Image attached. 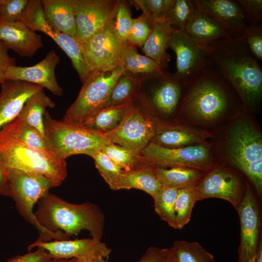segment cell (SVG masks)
<instances>
[{"mask_svg":"<svg viewBox=\"0 0 262 262\" xmlns=\"http://www.w3.org/2000/svg\"><path fill=\"white\" fill-rule=\"evenodd\" d=\"M37 248L34 252L16 256L5 262H49L52 259L50 255L44 249L39 247Z\"/></svg>","mask_w":262,"mask_h":262,"instance_id":"bcb514c9","label":"cell"},{"mask_svg":"<svg viewBox=\"0 0 262 262\" xmlns=\"http://www.w3.org/2000/svg\"><path fill=\"white\" fill-rule=\"evenodd\" d=\"M0 158L8 167L44 176L54 187L60 186L67 175L66 160L48 150L30 147L1 133Z\"/></svg>","mask_w":262,"mask_h":262,"instance_id":"8992f818","label":"cell"},{"mask_svg":"<svg viewBox=\"0 0 262 262\" xmlns=\"http://www.w3.org/2000/svg\"><path fill=\"white\" fill-rule=\"evenodd\" d=\"M132 103L104 108L82 125L103 133L110 132L119 125Z\"/></svg>","mask_w":262,"mask_h":262,"instance_id":"1f68e13d","label":"cell"},{"mask_svg":"<svg viewBox=\"0 0 262 262\" xmlns=\"http://www.w3.org/2000/svg\"><path fill=\"white\" fill-rule=\"evenodd\" d=\"M210 134L206 131L181 125L160 124L155 127L151 142L168 148H179L207 144Z\"/></svg>","mask_w":262,"mask_h":262,"instance_id":"7402d4cb","label":"cell"},{"mask_svg":"<svg viewBox=\"0 0 262 262\" xmlns=\"http://www.w3.org/2000/svg\"><path fill=\"white\" fill-rule=\"evenodd\" d=\"M140 156L143 164L164 168L184 166L206 171L212 169L214 164L208 144L168 148L150 142Z\"/></svg>","mask_w":262,"mask_h":262,"instance_id":"30bf717a","label":"cell"},{"mask_svg":"<svg viewBox=\"0 0 262 262\" xmlns=\"http://www.w3.org/2000/svg\"><path fill=\"white\" fill-rule=\"evenodd\" d=\"M10 196L15 201L17 210L22 217L38 231V239L44 242L64 240L61 236L49 232L37 222L33 208L44 196L54 187L52 182L44 176L30 172L7 167Z\"/></svg>","mask_w":262,"mask_h":262,"instance_id":"52a82bcc","label":"cell"},{"mask_svg":"<svg viewBox=\"0 0 262 262\" xmlns=\"http://www.w3.org/2000/svg\"><path fill=\"white\" fill-rule=\"evenodd\" d=\"M44 33L50 37L70 58L83 83L93 72L87 63L82 44L75 37L58 32L50 25Z\"/></svg>","mask_w":262,"mask_h":262,"instance_id":"484cf974","label":"cell"},{"mask_svg":"<svg viewBox=\"0 0 262 262\" xmlns=\"http://www.w3.org/2000/svg\"><path fill=\"white\" fill-rule=\"evenodd\" d=\"M125 70L121 64L110 71L94 72L82 83L78 97L67 109L62 120L82 124L101 110Z\"/></svg>","mask_w":262,"mask_h":262,"instance_id":"9c48e42d","label":"cell"},{"mask_svg":"<svg viewBox=\"0 0 262 262\" xmlns=\"http://www.w3.org/2000/svg\"><path fill=\"white\" fill-rule=\"evenodd\" d=\"M37 203L34 214L38 223L46 230L65 240L87 230L92 238L101 240L105 216L96 204L89 202L71 203L49 192Z\"/></svg>","mask_w":262,"mask_h":262,"instance_id":"3957f363","label":"cell"},{"mask_svg":"<svg viewBox=\"0 0 262 262\" xmlns=\"http://www.w3.org/2000/svg\"><path fill=\"white\" fill-rule=\"evenodd\" d=\"M176 56L175 75L184 82L201 72L207 66V49L199 46L184 31H174L169 39L167 49Z\"/></svg>","mask_w":262,"mask_h":262,"instance_id":"5bb4252c","label":"cell"},{"mask_svg":"<svg viewBox=\"0 0 262 262\" xmlns=\"http://www.w3.org/2000/svg\"><path fill=\"white\" fill-rule=\"evenodd\" d=\"M198 200L218 198L227 200L236 210L245 194L240 178L224 167L213 168L195 186Z\"/></svg>","mask_w":262,"mask_h":262,"instance_id":"e0dca14e","label":"cell"},{"mask_svg":"<svg viewBox=\"0 0 262 262\" xmlns=\"http://www.w3.org/2000/svg\"><path fill=\"white\" fill-rule=\"evenodd\" d=\"M170 251L171 247L161 248L151 246L145 251L141 259L136 262H160Z\"/></svg>","mask_w":262,"mask_h":262,"instance_id":"7dc6e473","label":"cell"},{"mask_svg":"<svg viewBox=\"0 0 262 262\" xmlns=\"http://www.w3.org/2000/svg\"><path fill=\"white\" fill-rule=\"evenodd\" d=\"M49 262H85L84 261L81 259L73 258L70 259H52Z\"/></svg>","mask_w":262,"mask_h":262,"instance_id":"f5cc1de1","label":"cell"},{"mask_svg":"<svg viewBox=\"0 0 262 262\" xmlns=\"http://www.w3.org/2000/svg\"><path fill=\"white\" fill-rule=\"evenodd\" d=\"M150 114L132 103L119 125L104 134L111 143L140 154L154 135L155 125Z\"/></svg>","mask_w":262,"mask_h":262,"instance_id":"8fae6325","label":"cell"},{"mask_svg":"<svg viewBox=\"0 0 262 262\" xmlns=\"http://www.w3.org/2000/svg\"><path fill=\"white\" fill-rule=\"evenodd\" d=\"M229 128L225 142V156L250 180L260 196L262 194V137L245 116L238 118Z\"/></svg>","mask_w":262,"mask_h":262,"instance_id":"277c9868","label":"cell"},{"mask_svg":"<svg viewBox=\"0 0 262 262\" xmlns=\"http://www.w3.org/2000/svg\"><path fill=\"white\" fill-rule=\"evenodd\" d=\"M160 262H178L176 256L171 247L170 252Z\"/></svg>","mask_w":262,"mask_h":262,"instance_id":"816d5d0a","label":"cell"},{"mask_svg":"<svg viewBox=\"0 0 262 262\" xmlns=\"http://www.w3.org/2000/svg\"><path fill=\"white\" fill-rule=\"evenodd\" d=\"M245 14L248 26L258 25L262 20V0H237Z\"/></svg>","mask_w":262,"mask_h":262,"instance_id":"f6af8a7d","label":"cell"},{"mask_svg":"<svg viewBox=\"0 0 262 262\" xmlns=\"http://www.w3.org/2000/svg\"><path fill=\"white\" fill-rule=\"evenodd\" d=\"M0 195L10 196L7 167L0 158Z\"/></svg>","mask_w":262,"mask_h":262,"instance_id":"c3c4849f","label":"cell"},{"mask_svg":"<svg viewBox=\"0 0 262 262\" xmlns=\"http://www.w3.org/2000/svg\"><path fill=\"white\" fill-rule=\"evenodd\" d=\"M196 10L194 0H173L166 19L174 31H183Z\"/></svg>","mask_w":262,"mask_h":262,"instance_id":"74e56055","label":"cell"},{"mask_svg":"<svg viewBox=\"0 0 262 262\" xmlns=\"http://www.w3.org/2000/svg\"><path fill=\"white\" fill-rule=\"evenodd\" d=\"M0 85V130L18 116L31 96L44 89L31 83L10 80H5Z\"/></svg>","mask_w":262,"mask_h":262,"instance_id":"ffe728a7","label":"cell"},{"mask_svg":"<svg viewBox=\"0 0 262 262\" xmlns=\"http://www.w3.org/2000/svg\"><path fill=\"white\" fill-rule=\"evenodd\" d=\"M178 189L163 186L152 197L154 210L160 218L176 229L175 203Z\"/></svg>","mask_w":262,"mask_h":262,"instance_id":"836d02e7","label":"cell"},{"mask_svg":"<svg viewBox=\"0 0 262 262\" xmlns=\"http://www.w3.org/2000/svg\"><path fill=\"white\" fill-rule=\"evenodd\" d=\"M43 124L48 150L62 160L80 154L92 157L111 143L104 133L83 125L52 118L47 110Z\"/></svg>","mask_w":262,"mask_h":262,"instance_id":"5b68a950","label":"cell"},{"mask_svg":"<svg viewBox=\"0 0 262 262\" xmlns=\"http://www.w3.org/2000/svg\"><path fill=\"white\" fill-rule=\"evenodd\" d=\"M171 248L178 262H216L212 254L196 242L177 240Z\"/></svg>","mask_w":262,"mask_h":262,"instance_id":"e575fe53","label":"cell"},{"mask_svg":"<svg viewBox=\"0 0 262 262\" xmlns=\"http://www.w3.org/2000/svg\"><path fill=\"white\" fill-rule=\"evenodd\" d=\"M117 0H76L75 37L82 44L114 20Z\"/></svg>","mask_w":262,"mask_h":262,"instance_id":"2e32d148","label":"cell"},{"mask_svg":"<svg viewBox=\"0 0 262 262\" xmlns=\"http://www.w3.org/2000/svg\"><path fill=\"white\" fill-rule=\"evenodd\" d=\"M131 4L141 9L152 24L158 19H166L173 0H133Z\"/></svg>","mask_w":262,"mask_h":262,"instance_id":"60d3db41","label":"cell"},{"mask_svg":"<svg viewBox=\"0 0 262 262\" xmlns=\"http://www.w3.org/2000/svg\"><path fill=\"white\" fill-rule=\"evenodd\" d=\"M253 57L258 61L262 60V28L260 25L248 26L243 35Z\"/></svg>","mask_w":262,"mask_h":262,"instance_id":"ee69618b","label":"cell"},{"mask_svg":"<svg viewBox=\"0 0 262 262\" xmlns=\"http://www.w3.org/2000/svg\"><path fill=\"white\" fill-rule=\"evenodd\" d=\"M0 133L30 147L48 150L45 137L19 116L4 126Z\"/></svg>","mask_w":262,"mask_h":262,"instance_id":"4dcf8cb0","label":"cell"},{"mask_svg":"<svg viewBox=\"0 0 262 262\" xmlns=\"http://www.w3.org/2000/svg\"><path fill=\"white\" fill-rule=\"evenodd\" d=\"M29 0H0V21L20 20Z\"/></svg>","mask_w":262,"mask_h":262,"instance_id":"7bdbcfd3","label":"cell"},{"mask_svg":"<svg viewBox=\"0 0 262 262\" xmlns=\"http://www.w3.org/2000/svg\"><path fill=\"white\" fill-rule=\"evenodd\" d=\"M183 31L204 49L219 40L231 38L219 23L197 10L190 18Z\"/></svg>","mask_w":262,"mask_h":262,"instance_id":"603a6c76","label":"cell"},{"mask_svg":"<svg viewBox=\"0 0 262 262\" xmlns=\"http://www.w3.org/2000/svg\"><path fill=\"white\" fill-rule=\"evenodd\" d=\"M45 16L55 30L74 37L76 0H42Z\"/></svg>","mask_w":262,"mask_h":262,"instance_id":"cb8c5ba5","label":"cell"},{"mask_svg":"<svg viewBox=\"0 0 262 262\" xmlns=\"http://www.w3.org/2000/svg\"><path fill=\"white\" fill-rule=\"evenodd\" d=\"M117 35L113 21L82 44L87 63L93 72L113 70L121 64L122 51L128 44Z\"/></svg>","mask_w":262,"mask_h":262,"instance_id":"7c38bea8","label":"cell"},{"mask_svg":"<svg viewBox=\"0 0 262 262\" xmlns=\"http://www.w3.org/2000/svg\"><path fill=\"white\" fill-rule=\"evenodd\" d=\"M166 19L153 21L151 32L142 50L145 55L157 63L163 70H166L170 56L166 52L167 44L174 32Z\"/></svg>","mask_w":262,"mask_h":262,"instance_id":"d4e9b609","label":"cell"},{"mask_svg":"<svg viewBox=\"0 0 262 262\" xmlns=\"http://www.w3.org/2000/svg\"><path fill=\"white\" fill-rule=\"evenodd\" d=\"M96 168L110 188L116 190L117 185L123 170L100 150L92 157Z\"/></svg>","mask_w":262,"mask_h":262,"instance_id":"f35d334b","label":"cell"},{"mask_svg":"<svg viewBox=\"0 0 262 262\" xmlns=\"http://www.w3.org/2000/svg\"><path fill=\"white\" fill-rule=\"evenodd\" d=\"M120 61L126 71L133 74H144L165 70L152 59L139 54L136 47L129 43L122 51Z\"/></svg>","mask_w":262,"mask_h":262,"instance_id":"d6a6232c","label":"cell"},{"mask_svg":"<svg viewBox=\"0 0 262 262\" xmlns=\"http://www.w3.org/2000/svg\"><path fill=\"white\" fill-rule=\"evenodd\" d=\"M152 24L143 14L132 18L128 43L136 47H142L151 32Z\"/></svg>","mask_w":262,"mask_h":262,"instance_id":"b9f144b4","label":"cell"},{"mask_svg":"<svg viewBox=\"0 0 262 262\" xmlns=\"http://www.w3.org/2000/svg\"><path fill=\"white\" fill-rule=\"evenodd\" d=\"M162 187L154 167L144 164L130 171L123 170L116 190L136 189L142 190L153 197Z\"/></svg>","mask_w":262,"mask_h":262,"instance_id":"4316f807","label":"cell"},{"mask_svg":"<svg viewBox=\"0 0 262 262\" xmlns=\"http://www.w3.org/2000/svg\"><path fill=\"white\" fill-rule=\"evenodd\" d=\"M5 80L4 73L0 72V84Z\"/></svg>","mask_w":262,"mask_h":262,"instance_id":"db71d44e","label":"cell"},{"mask_svg":"<svg viewBox=\"0 0 262 262\" xmlns=\"http://www.w3.org/2000/svg\"><path fill=\"white\" fill-rule=\"evenodd\" d=\"M207 66L222 74L241 98L245 110H256L262 95V69L243 36L223 39L207 48Z\"/></svg>","mask_w":262,"mask_h":262,"instance_id":"6da1fadb","label":"cell"},{"mask_svg":"<svg viewBox=\"0 0 262 262\" xmlns=\"http://www.w3.org/2000/svg\"><path fill=\"white\" fill-rule=\"evenodd\" d=\"M163 186L182 189L195 186L203 177V171L195 168L175 166L169 168L153 166Z\"/></svg>","mask_w":262,"mask_h":262,"instance_id":"83f0119b","label":"cell"},{"mask_svg":"<svg viewBox=\"0 0 262 262\" xmlns=\"http://www.w3.org/2000/svg\"><path fill=\"white\" fill-rule=\"evenodd\" d=\"M241 109L245 110L234 88L222 74L207 66L184 82L178 112L197 124L209 125Z\"/></svg>","mask_w":262,"mask_h":262,"instance_id":"7a4b0ae2","label":"cell"},{"mask_svg":"<svg viewBox=\"0 0 262 262\" xmlns=\"http://www.w3.org/2000/svg\"><path fill=\"white\" fill-rule=\"evenodd\" d=\"M236 210L240 222V244L238 262H246L251 260L256 253L260 242L261 226L258 202L248 184Z\"/></svg>","mask_w":262,"mask_h":262,"instance_id":"9a60e30c","label":"cell"},{"mask_svg":"<svg viewBox=\"0 0 262 262\" xmlns=\"http://www.w3.org/2000/svg\"><path fill=\"white\" fill-rule=\"evenodd\" d=\"M0 41L20 57H32L43 47L41 35L20 21H0Z\"/></svg>","mask_w":262,"mask_h":262,"instance_id":"44dd1931","label":"cell"},{"mask_svg":"<svg viewBox=\"0 0 262 262\" xmlns=\"http://www.w3.org/2000/svg\"><path fill=\"white\" fill-rule=\"evenodd\" d=\"M197 10L219 23L231 38L242 36L248 27L243 10L236 0H194Z\"/></svg>","mask_w":262,"mask_h":262,"instance_id":"d6986e66","label":"cell"},{"mask_svg":"<svg viewBox=\"0 0 262 262\" xmlns=\"http://www.w3.org/2000/svg\"><path fill=\"white\" fill-rule=\"evenodd\" d=\"M41 247L54 259L76 258L88 262L99 261L108 262L111 249L101 240L83 238L73 240H53L44 242L37 239L29 245L28 251Z\"/></svg>","mask_w":262,"mask_h":262,"instance_id":"4fadbf2b","label":"cell"},{"mask_svg":"<svg viewBox=\"0 0 262 262\" xmlns=\"http://www.w3.org/2000/svg\"><path fill=\"white\" fill-rule=\"evenodd\" d=\"M101 151L124 171H130L144 164L140 154L112 143Z\"/></svg>","mask_w":262,"mask_h":262,"instance_id":"8d00e7d4","label":"cell"},{"mask_svg":"<svg viewBox=\"0 0 262 262\" xmlns=\"http://www.w3.org/2000/svg\"><path fill=\"white\" fill-rule=\"evenodd\" d=\"M199 201L195 186L179 189L175 203L176 229H181L190 221L193 209Z\"/></svg>","mask_w":262,"mask_h":262,"instance_id":"d590c367","label":"cell"},{"mask_svg":"<svg viewBox=\"0 0 262 262\" xmlns=\"http://www.w3.org/2000/svg\"><path fill=\"white\" fill-rule=\"evenodd\" d=\"M140 75L141 87L136 99L140 106L150 114L163 117L175 115L180 107L184 82L166 70Z\"/></svg>","mask_w":262,"mask_h":262,"instance_id":"ba28073f","label":"cell"},{"mask_svg":"<svg viewBox=\"0 0 262 262\" xmlns=\"http://www.w3.org/2000/svg\"><path fill=\"white\" fill-rule=\"evenodd\" d=\"M55 106V103L42 89L27 100L18 116L45 137L43 115L47 108H53Z\"/></svg>","mask_w":262,"mask_h":262,"instance_id":"f546056e","label":"cell"},{"mask_svg":"<svg viewBox=\"0 0 262 262\" xmlns=\"http://www.w3.org/2000/svg\"><path fill=\"white\" fill-rule=\"evenodd\" d=\"M246 262H262V243L261 239L255 256Z\"/></svg>","mask_w":262,"mask_h":262,"instance_id":"f907efd6","label":"cell"},{"mask_svg":"<svg viewBox=\"0 0 262 262\" xmlns=\"http://www.w3.org/2000/svg\"><path fill=\"white\" fill-rule=\"evenodd\" d=\"M140 87V74L125 70L117 81L103 109L133 103L139 94Z\"/></svg>","mask_w":262,"mask_h":262,"instance_id":"f1b7e54d","label":"cell"},{"mask_svg":"<svg viewBox=\"0 0 262 262\" xmlns=\"http://www.w3.org/2000/svg\"><path fill=\"white\" fill-rule=\"evenodd\" d=\"M130 0H117L114 16V26L119 39L127 43L128 35L132 24Z\"/></svg>","mask_w":262,"mask_h":262,"instance_id":"ab89813d","label":"cell"},{"mask_svg":"<svg viewBox=\"0 0 262 262\" xmlns=\"http://www.w3.org/2000/svg\"><path fill=\"white\" fill-rule=\"evenodd\" d=\"M60 61L54 50L47 53L39 63L30 66L16 65L8 67L4 72L5 80L23 81L45 88L55 96L63 93L55 75V68Z\"/></svg>","mask_w":262,"mask_h":262,"instance_id":"ac0fdd59","label":"cell"},{"mask_svg":"<svg viewBox=\"0 0 262 262\" xmlns=\"http://www.w3.org/2000/svg\"><path fill=\"white\" fill-rule=\"evenodd\" d=\"M88 262H101L99 261H90Z\"/></svg>","mask_w":262,"mask_h":262,"instance_id":"11a10c76","label":"cell"},{"mask_svg":"<svg viewBox=\"0 0 262 262\" xmlns=\"http://www.w3.org/2000/svg\"><path fill=\"white\" fill-rule=\"evenodd\" d=\"M8 49L0 41V72H4L11 66L16 65L15 59L8 53Z\"/></svg>","mask_w":262,"mask_h":262,"instance_id":"681fc988","label":"cell"}]
</instances>
